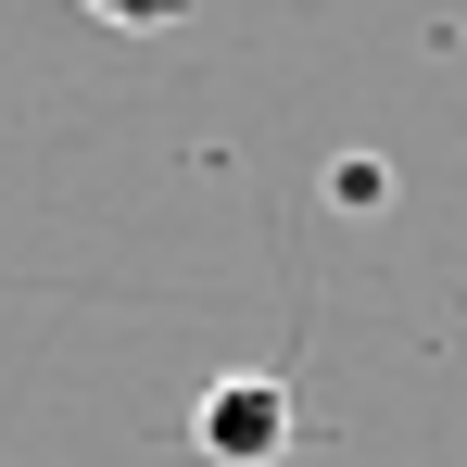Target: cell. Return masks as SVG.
<instances>
[{
    "instance_id": "obj_2",
    "label": "cell",
    "mask_w": 467,
    "mask_h": 467,
    "mask_svg": "<svg viewBox=\"0 0 467 467\" xmlns=\"http://www.w3.org/2000/svg\"><path fill=\"white\" fill-rule=\"evenodd\" d=\"M77 13H101V26H177L190 0H77Z\"/></svg>"
},
{
    "instance_id": "obj_1",
    "label": "cell",
    "mask_w": 467,
    "mask_h": 467,
    "mask_svg": "<svg viewBox=\"0 0 467 467\" xmlns=\"http://www.w3.org/2000/svg\"><path fill=\"white\" fill-rule=\"evenodd\" d=\"M190 442H202L215 467H278L291 442H304V404H291V379L240 367V379H215L202 404H190Z\"/></svg>"
}]
</instances>
